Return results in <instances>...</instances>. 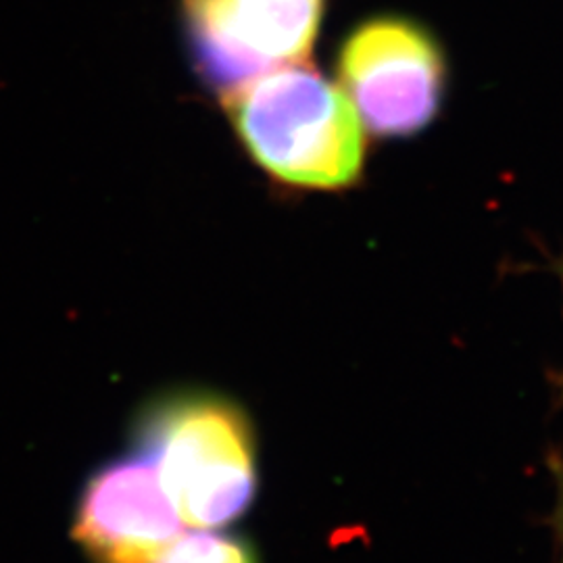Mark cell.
Wrapping results in <instances>:
<instances>
[{"label": "cell", "mask_w": 563, "mask_h": 563, "mask_svg": "<svg viewBox=\"0 0 563 563\" xmlns=\"http://www.w3.org/2000/svg\"><path fill=\"white\" fill-rule=\"evenodd\" d=\"M134 449L151 463L181 522H234L257 490L255 437L236 402L211 393H174L146 405Z\"/></svg>", "instance_id": "7a4b0ae2"}, {"label": "cell", "mask_w": 563, "mask_h": 563, "mask_svg": "<svg viewBox=\"0 0 563 563\" xmlns=\"http://www.w3.org/2000/svg\"><path fill=\"white\" fill-rule=\"evenodd\" d=\"M181 523L155 467L136 453L104 463L88 478L74 539L95 563H153Z\"/></svg>", "instance_id": "5b68a950"}, {"label": "cell", "mask_w": 563, "mask_h": 563, "mask_svg": "<svg viewBox=\"0 0 563 563\" xmlns=\"http://www.w3.org/2000/svg\"><path fill=\"white\" fill-rule=\"evenodd\" d=\"M558 274H560V280H562L563 286V257L560 260V263H558ZM560 393L563 395V374L560 376Z\"/></svg>", "instance_id": "ba28073f"}, {"label": "cell", "mask_w": 563, "mask_h": 563, "mask_svg": "<svg viewBox=\"0 0 563 563\" xmlns=\"http://www.w3.org/2000/svg\"><path fill=\"white\" fill-rule=\"evenodd\" d=\"M551 476L555 484V504H553V539H555V563H563V455L551 460Z\"/></svg>", "instance_id": "52a82bcc"}, {"label": "cell", "mask_w": 563, "mask_h": 563, "mask_svg": "<svg viewBox=\"0 0 563 563\" xmlns=\"http://www.w3.org/2000/svg\"><path fill=\"white\" fill-rule=\"evenodd\" d=\"M225 109L251 159L286 188L339 192L362 178V118L342 86L305 63L242 84Z\"/></svg>", "instance_id": "6da1fadb"}, {"label": "cell", "mask_w": 563, "mask_h": 563, "mask_svg": "<svg viewBox=\"0 0 563 563\" xmlns=\"http://www.w3.org/2000/svg\"><path fill=\"white\" fill-rule=\"evenodd\" d=\"M153 563H257L249 544L223 534L199 528L184 532L167 544Z\"/></svg>", "instance_id": "8992f818"}, {"label": "cell", "mask_w": 563, "mask_h": 563, "mask_svg": "<svg viewBox=\"0 0 563 563\" xmlns=\"http://www.w3.org/2000/svg\"><path fill=\"white\" fill-rule=\"evenodd\" d=\"M339 76L363 125L383 139H405L441 113L449 67L441 42L420 21L376 15L342 41Z\"/></svg>", "instance_id": "3957f363"}, {"label": "cell", "mask_w": 563, "mask_h": 563, "mask_svg": "<svg viewBox=\"0 0 563 563\" xmlns=\"http://www.w3.org/2000/svg\"><path fill=\"white\" fill-rule=\"evenodd\" d=\"M184 13L205 80L228 97L274 67L305 63L323 0H184Z\"/></svg>", "instance_id": "277c9868"}]
</instances>
